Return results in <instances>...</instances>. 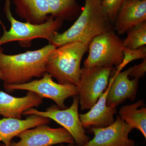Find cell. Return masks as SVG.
<instances>
[{
  "mask_svg": "<svg viewBox=\"0 0 146 146\" xmlns=\"http://www.w3.org/2000/svg\"><path fill=\"white\" fill-rule=\"evenodd\" d=\"M129 68L123 72H115L109 81L106 104L117 108L127 99L133 101L138 91L139 79H129Z\"/></svg>",
  "mask_w": 146,
  "mask_h": 146,
  "instance_id": "cell-11",
  "label": "cell"
},
{
  "mask_svg": "<svg viewBox=\"0 0 146 146\" xmlns=\"http://www.w3.org/2000/svg\"><path fill=\"white\" fill-rule=\"evenodd\" d=\"M0 146H5L4 144L3 143L1 142H0Z\"/></svg>",
  "mask_w": 146,
  "mask_h": 146,
  "instance_id": "cell-24",
  "label": "cell"
},
{
  "mask_svg": "<svg viewBox=\"0 0 146 146\" xmlns=\"http://www.w3.org/2000/svg\"><path fill=\"white\" fill-rule=\"evenodd\" d=\"M113 68H81L77 85L78 96L82 110L90 109L98 101L108 86Z\"/></svg>",
  "mask_w": 146,
  "mask_h": 146,
  "instance_id": "cell-7",
  "label": "cell"
},
{
  "mask_svg": "<svg viewBox=\"0 0 146 146\" xmlns=\"http://www.w3.org/2000/svg\"><path fill=\"white\" fill-rule=\"evenodd\" d=\"M17 137L20 140L18 142L12 141L10 146H52L75 143L70 133L64 128H52L47 125L27 129Z\"/></svg>",
  "mask_w": 146,
  "mask_h": 146,
  "instance_id": "cell-9",
  "label": "cell"
},
{
  "mask_svg": "<svg viewBox=\"0 0 146 146\" xmlns=\"http://www.w3.org/2000/svg\"><path fill=\"white\" fill-rule=\"evenodd\" d=\"M1 80V72H0V82Z\"/></svg>",
  "mask_w": 146,
  "mask_h": 146,
  "instance_id": "cell-25",
  "label": "cell"
},
{
  "mask_svg": "<svg viewBox=\"0 0 146 146\" xmlns=\"http://www.w3.org/2000/svg\"><path fill=\"white\" fill-rule=\"evenodd\" d=\"M4 88L8 92L15 90L32 91L42 98L52 100L60 109H65V100L78 96L76 86L61 84L53 80L52 77L46 72L40 79L35 80L21 84H4Z\"/></svg>",
  "mask_w": 146,
  "mask_h": 146,
  "instance_id": "cell-8",
  "label": "cell"
},
{
  "mask_svg": "<svg viewBox=\"0 0 146 146\" xmlns=\"http://www.w3.org/2000/svg\"><path fill=\"white\" fill-rule=\"evenodd\" d=\"M129 69V76L131 77L138 79L143 78L145 75L146 72V58L140 64L134 65Z\"/></svg>",
  "mask_w": 146,
  "mask_h": 146,
  "instance_id": "cell-22",
  "label": "cell"
},
{
  "mask_svg": "<svg viewBox=\"0 0 146 146\" xmlns=\"http://www.w3.org/2000/svg\"><path fill=\"white\" fill-rule=\"evenodd\" d=\"M127 36L123 40L124 48L135 50L146 44V22L133 27L127 32Z\"/></svg>",
  "mask_w": 146,
  "mask_h": 146,
  "instance_id": "cell-19",
  "label": "cell"
},
{
  "mask_svg": "<svg viewBox=\"0 0 146 146\" xmlns=\"http://www.w3.org/2000/svg\"><path fill=\"white\" fill-rule=\"evenodd\" d=\"M123 40L114 30L106 32L93 39L88 46L89 54L84 67H119L124 58Z\"/></svg>",
  "mask_w": 146,
  "mask_h": 146,
  "instance_id": "cell-5",
  "label": "cell"
},
{
  "mask_svg": "<svg viewBox=\"0 0 146 146\" xmlns=\"http://www.w3.org/2000/svg\"><path fill=\"white\" fill-rule=\"evenodd\" d=\"M123 53V60L121 64L117 67L116 73L121 72L124 67L133 60L146 58V47L145 46L135 50L124 48Z\"/></svg>",
  "mask_w": 146,
  "mask_h": 146,
  "instance_id": "cell-20",
  "label": "cell"
},
{
  "mask_svg": "<svg viewBox=\"0 0 146 146\" xmlns=\"http://www.w3.org/2000/svg\"><path fill=\"white\" fill-rule=\"evenodd\" d=\"M88 46L76 41L56 47L47 58L46 72L56 79L58 83L76 86L81 76L82 59Z\"/></svg>",
  "mask_w": 146,
  "mask_h": 146,
  "instance_id": "cell-3",
  "label": "cell"
},
{
  "mask_svg": "<svg viewBox=\"0 0 146 146\" xmlns=\"http://www.w3.org/2000/svg\"><path fill=\"white\" fill-rule=\"evenodd\" d=\"M144 102L139 100L133 104L124 106L119 110V116L133 129H138L146 138V108Z\"/></svg>",
  "mask_w": 146,
  "mask_h": 146,
  "instance_id": "cell-17",
  "label": "cell"
},
{
  "mask_svg": "<svg viewBox=\"0 0 146 146\" xmlns=\"http://www.w3.org/2000/svg\"><path fill=\"white\" fill-rule=\"evenodd\" d=\"M104 9L112 23L115 19L121 6L125 0H102Z\"/></svg>",
  "mask_w": 146,
  "mask_h": 146,
  "instance_id": "cell-21",
  "label": "cell"
},
{
  "mask_svg": "<svg viewBox=\"0 0 146 146\" xmlns=\"http://www.w3.org/2000/svg\"><path fill=\"white\" fill-rule=\"evenodd\" d=\"M50 15L54 18L72 20L79 11L76 0H46Z\"/></svg>",
  "mask_w": 146,
  "mask_h": 146,
  "instance_id": "cell-18",
  "label": "cell"
},
{
  "mask_svg": "<svg viewBox=\"0 0 146 146\" xmlns=\"http://www.w3.org/2000/svg\"><path fill=\"white\" fill-rule=\"evenodd\" d=\"M114 30V25L104 9L102 0H85L83 11L69 29L58 32L51 44L56 48L66 43L80 42L89 44L95 37Z\"/></svg>",
  "mask_w": 146,
  "mask_h": 146,
  "instance_id": "cell-2",
  "label": "cell"
},
{
  "mask_svg": "<svg viewBox=\"0 0 146 146\" xmlns=\"http://www.w3.org/2000/svg\"><path fill=\"white\" fill-rule=\"evenodd\" d=\"M48 118L36 115H29L25 119L4 118L0 119V142L10 146L12 139L23 131L41 125H48Z\"/></svg>",
  "mask_w": 146,
  "mask_h": 146,
  "instance_id": "cell-15",
  "label": "cell"
},
{
  "mask_svg": "<svg viewBox=\"0 0 146 146\" xmlns=\"http://www.w3.org/2000/svg\"><path fill=\"white\" fill-rule=\"evenodd\" d=\"M73 97L72 103L68 108L60 109L57 106L53 105L48 108L44 111L30 108L25 111L23 115H38L53 120L70 133L77 145L83 146L91 139L86 135L80 119L78 96Z\"/></svg>",
  "mask_w": 146,
  "mask_h": 146,
  "instance_id": "cell-6",
  "label": "cell"
},
{
  "mask_svg": "<svg viewBox=\"0 0 146 146\" xmlns=\"http://www.w3.org/2000/svg\"><path fill=\"white\" fill-rule=\"evenodd\" d=\"M43 99L32 91H28L25 96L15 97L0 91V115L4 118L22 119L25 111L39 106Z\"/></svg>",
  "mask_w": 146,
  "mask_h": 146,
  "instance_id": "cell-13",
  "label": "cell"
},
{
  "mask_svg": "<svg viewBox=\"0 0 146 146\" xmlns=\"http://www.w3.org/2000/svg\"><path fill=\"white\" fill-rule=\"evenodd\" d=\"M133 129L119 115L110 125L91 128L94 138L83 146H136L135 141L129 138Z\"/></svg>",
  "mask_w": 146,
  "mask_h": 146,
  "instance_id": "cell-10",
  "label": "cell"
},
{
  "mask_svg": "<svg viewBox=\"0 0 146 146\" xmlns=\"http://www.w3.org/2000/svg\"><path fill=\"white\" fill-rule=\"evenodd\" d=\"M146 22V0H125L118 11L114 29L122 35Z\"/></svg>",
  "mask_w": 146,
  "mask_h": 146,
  "instance_id": "cell-12",
  "label": "cell"
},
{
  "mask_svg": "<svg viewBox=\"0 0 146 146\" xmlns=\"http://www.w3.org/2000/svg\"><path fill=\"white\" fill-rule=\"evenodd\" d=\"M15 6L16 14L26 22L33 24L45 23L50 18L46 0H10Z\"/></svg>",
  "mask_w": 146,
  "mask_h": 146,
  "instance_id": "cell-16",
  "label": "cell"
},
{
  "mask_svg": "<svg viewBox=\"0 0 146 146\" xmlns=\"http://www.w3.org/2000/svg\"><path fill=\"white\" fill-rule=\"evenodd\" d=\"M108 90L107 86L89 111L84 114H79L84 128L105 127L115 121L114 115L117 113V108L110 107L106 104Z\"/></svg>",
  "mask_w": 146,
  "mask_h": 146,
  "instance_id": "cell-14",
  "label": "cell"
},
{
  "mask_svg": "<svg viewBox=\"0 0 146 146\" xmlns=\"http://www.w3.org/2000/svg\"><path fill=\"white\" fill-rule=\"evenodd\" d=\"M11 2L10 0H6L5 6V11L11 27L8 31L5 30L0 37V46L15 41H18L23 46H29L32 41L36 39H46L51 44L55 35L63 25L64 20L50 16L42 24L21 22L13 17L11 11Z\"/></svg>",
  "mask_w": 146,
  "mask_h": 146,
  "instance_id": "cell-4",
  "label": "cell"
},
{
  "mask_svg": "<svg viewBox=\"0 0 146 146\" xmlns=\"http://www.w3.org/2000/svg\"><path fill=\"white\" fill-rule=\"evenodd\" d=\"M55 48L49 44L35 50L9 55L0 46V72L4 84H23L34 78H42L46 72L48 56Z\"/></svg>",
  "mask_w": 146,
  "mask_h": 146,
  "instance_id": "cell-1",
  "label": "cell"
},
{
  "mask_svg": "<svg viewBox=\"0 0 146 146\" xmlns=\"http://www.w3.org/2000/svg\"><path fill=\"white\" fill-rule=\"evenodd\" d=\"M58 146H78V145H74V144H70V145H68L66 146V145H62V144H60V145H58Z\"/></svg>",
  "mask_w": 146,
  "mask_h": 146,
  "instance_id": "cell-23",
  "label": "cell"
}]
</instances>
